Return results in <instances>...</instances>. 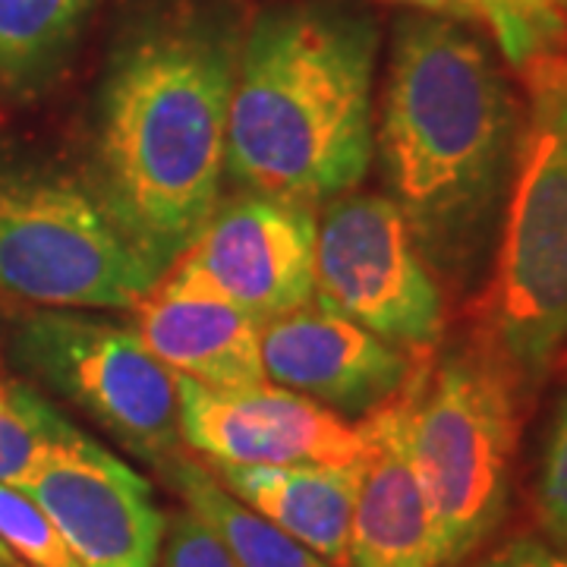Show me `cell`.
Masks as SVG:
<instances>
[{
    "label": "cell",
    "mask_w": 567,
    "mask_h": 567,
    "mask_svg": "<svg viewBox=\"0 0 567 567\" xmlns=\"http://www.w3.org/2000/svg\"><path fill=\"white\" fill-rule=\"evenodd\" d=\"M244 29L230 0H158L104 61L85 181L158 278L221 203Z\"/></svg>",
    "instance_id": "cell-1"
},
{
    "label": "cell",
    "mask_w": 567,
    "mask_h": 567,
    "mask_svg": "<svg viewBox=\"0 0 567 567\" xmlns=\"http://www.w3.org/2000/svg\"><path fill=\"white\" fill-rule=\"evenodd\" d=\"M520 133L524 104L466 22L398 20L375 152L388 199L439 281L470 290L495 262Z\"/></svg>",
    "instance_id": "cell-2"
},
{
    "label": "cell",
    "mask_w": 567,
    "mask_h": 567,
    "mask_svg": "<svg viewBox=\"0 0 567 567\" xmlns=\"http://www.w3.org/2000/svg\"><path fill=\"white\" fill-rule=\"evenodd\" d=\"M379 25L344 0H287L246 22L227 111L244 193L331 203L375 158Z\"/></svg>",
    "instance_id": "cell-3"
},
{
    "label": "cell",
    "mask_w": 567,
    "mask_h": 567,
    "mask_svg": "<svg viewBox=\"0 0 567 567\" xmlns=\"http://www.w3.org/2000/svg\"><path fill=\"white\" fill-rule=\"evenodd\" d=\"M520 158L495 249L492 328L507 363L539 382L567 344V54L524 66Z\"/></svg>",
    "instance_id": "cell-4"
},
{
    "label": "cell",
    "mask_w": 567,
    "mask_h": 567,
    "mask_svg": "<svg viewBox=\"0 0 567 567\" xmlns=\"http://www.w3.org/2000/svg\"><path fill=\"white\" fill-rule=\"evenodd\" d=\"M155 281L85 177L0 142V293L48 309H133Z\"/></svg>",
    "instance_id": "cell-5"
},
{
    "label": "cell",
    "mask_w": 567,
    "mask_h": 567,
    "mask_svg": "<svg viewBox=\"0 0 567 567\" xmlns=\"http://www.w3.org/2000/svg\"><path fill=\"white\" fill-rule=\"evenodd\" d=\"M410 454L445 546V567L464 561L502 524L517 442L505 369L486 353H451L410 398Z\"/></svg>",
    "instance_id": "cell-6"
},
{
    "label": "cell",
    "mask_w": 567,
    "mask_h": 567,
    "mask_svg": "<svg viewBox=\"0 0 567 567\" xmlns=\"http://www.w3.org/2000/svg\"><path fill=\"white\" fill-rule=\"evenodd\" d=\"M20 360L41 385L82 410L140 461L162 470L181 454L177 375L136 328L82 309H48L17 334Z\"/></svg>",
    "instance_id": "cell-7"
},
{
    "label": "cell",
    "mask_w": 567,
    "mask_h": 567,
    "mask_svg": "<svg viewBox=\"0 0 567 567\" xmlns=\"http://www.w3.org/2000/svg\"><path fill=\"white\" fill-rule=\"evenodd\" d=\"M404 350H429L445 331L442 284L388 196L344 193L316 224V297Z\"/></svg>",
    "instance_id": "cell-8"
},
{
    "label": "cell",
    "mask_w": 567,
    "mask_h": 567,
    "mask_svg": "<svg viewBox=\"0 0 567 567\" xmlns=\"http://www.w3.org/2000/svg\"><path fill=\"white\" fill-rule=\"evenodd\" d=\"M316 205L240 193L218 203L167 271L262 324L316 297Z\"/></svg>",
    "instance_id": "cell-9"
},
{
    "label": "cell",
    "mask_w": 567,
    "mask_h": 567,
    "mask_svg": "<svg viewBox=\"0 0 567 567\" xmlns=\"http://www.w3.org/2000/svg\"><path fill=\"white\" fill-rule=\"evenodd\" d=\"M181 435L212 466L353 464L365 451L360 420H347L271 382L208 388L177 379Z\"/></svg>",
    "instance_id": "cell-10"
},
{
    "label": "cell",
    "mask_w": 567,
    "mask_h": 567,
    "mask_svg": "<svg viewBox=\"0 0 567 567\" xmlns=\"http://www.w3.org/2000/svg\"><path fill=\"white\" fill-rule=\"evenodd\" d=\"M82 567H158L164 514L155 492L107 447L82 435L25 483Z\"/></svg>",
    "instance_id": "cell-11"
},
{
    "label": "cell",
    "mask_w": 567,
    "mask_h": 567,
    "mask_svg": "<svg viewBox=\"0 0 567 567\" xmlns=\"http://www.w3.org/2000/svg\"><path fill=\"white\" fill-rule=\"evenodd\" d=\"M265 382L363 420L413 382L410 350L365 331L319 300L259 324Z\"/></svg>",
    "instance_id": "cell-12"
},
{
    "label": "cell",
    "mask_w": 567,
    "mask_h": 567,
    "mask_svg": "<svg viewBox=\"0 0 567 567\" xmlns=\"http://www.w3.org/2000/svg\"><path fill=\"white\" fill-rule=\"evenodd\" d=\"M410 385L365 413V451L350 517V567H445V546L410 454Z\"/></svg>",
    "instance_id": "cell-13"
},
{
    "label": "cell",
    "mask_w": 567,
    "mask_h": 567,
    "mask_svg": "<svg viewBox=\"0 0 567 567\" xmlns=\"http://www.w3.org/2000/svg\"><path fill=\"white\" fill-rule=\"evenodd\" d=\"M130 312L142 344L177 379L208 388L265 382L259 322L199 284L164 271Z\"/></svg>",
    "instance_id": "cell-14"
},
{
    "label": "cell",
    "mask_w": 567,
    "mask_h": 567,
    "mask_svg": "<svg viewBox=\"0 0 567 567\" xmlns=\"http://www.w3.org/2000/svg\"><path fill=\"white\" fill-rule=\"evenodd\" d=\"M363 461V457H360ZM353 464L297 466H212L221 486L331 565L350 567V517L360 486Z\"/></svg>",
    "instance_id": "cell-15"
},
{
    "label": "cell",
    "mask_w": 567,
    "mask_h": 567,
    "mask_svg": "<svg viewBox=\"0 0 567 567\" xmlns=\"http://www.w3.org/2000/svg\"><path fill=\"white\" fill-rule=\"evenodd\" d=\"M162 473L183 498V507H189L203 524L215 529L240 567H338L237 502L196 457H186L181 451L162 466Z\"/></svg>",
    "instance_id": "cell-16"
},
{
    "label": "cell",
    "mask_w": 567,
    "mask_h": 567,
    "mask_svg": "<svg viewBox=\"0 0 567 567\" xmlns=\"http://www.w3.org/2000/svg\"><path fill=\"white\" fill-rule=\"evenodd\" d=\"M102 0H0V99H29L61 73Z\"/></svg>",
    "instance_id": "cell-17"
},
{
    "label": "cell",
    "mask_w": 567,
    "mask_h": 567,
    "mask_svg": "<svg viewBox=\"0 0 567 567\" xmlns=\"http://www.w3.org/2000/svg\"><path fill=\"white\" fill-rule=\"evenodd\" d=\"M82 432L29 388L0 379V483L25 486L48 457L80 442Z\"/></svg>",
    "instance_id": "cell-18"
},
{
    "label": "cell",
    "mask_w": 567,
    "mask_h": 567,
    "mask_svg": "<svg viewBox=\"0 0 567 567\" xmlns=\"http://www.w3.org/2000/svg\"><path fill=\"white\" fill-rule=\"evenodd\" d=\"M0 561L7 567H82L51 514L22 486L0 483Z\"/></svg>",
    "instance_id": "cell-19"
},
{
    "label": "cell",
    "mask_w": 567,
    "mask_h": 567,
    "mask_svg": "<svg viewBox=\"0 0 567 567\" xmlns=\"http://www.w3.org/2000/svg\"><path fill=\"white\" fill-rule=\"evenodd\" d=\"M502 25L495 44L502 58L524 66L536 54L555 51L567 29V0H498Z\"/></svg>",
    "instance_id": "cell-20"
},
{
    "label": "cell",
    "mask_w": 567,
    "mask_h": 567,
    "mask_svg": "<svg viewBox=\"0 0 567 567\" xmlns=\"http://www.w3.org/2000/svg\"><path fill=\"white\" fill-rule=\"evenodd\" d=\"M158 567H240L224 548L215 529L203 524L189 507L164 517L162 565Z\"/></svg>",
    "instance_id": "cell-21"
},
{
    "label": "cell",
    "mask_w": 567,
    "mask_h": 567,
    "mask_svg": "<svg viewBox=\"0 0 567 567\" xmlns=\"http://www.w3.org/2000/svg\"><path fill=\"white\" fill-rule=\"evenodd\" d=\"M539 514L555 546L567 548V398L558 410V420L546 447V461H543Z\"/></svg>",
    "instance_id": "cell-22"
},
{
    "label": "cell",
    "mask_w": 567,
    "mask_h": 567,
    "mask_svg": "<svg viewBox=\"0 0 567 567\" xmlns=\"http://www.w3.org/2000/svg\"><path fill=\"white\" fill-rule=\"evenodd\" d=\"M394 7H406L413 13H432V17H447V20L480 22L486 25L495 39L498 25H502V7L498 0H382Z\"/></svg>",
    "instance_id": "cell-23"
},
{
    "label": "cell",
    "mask_w": 567,
    "mask_h": 567,
    "mask_svg": "<svg viewBox=\"0 0 567 567\" xmlns=\"http://www.w3.org/2000/svg\"><path fill=\"white\" fill-rule=\"evenodd\" d=\"M480 567H567V548L520 536L488 555Z\"/></svg>",
    "instance_id": "cell-24"
},
{
    "label": "cell",
    "mask_w": 567,
    "mask_h": 567,
    "mask_svg": "<svg viewBox=\"0 0 567 567\" xmlns=\"http://www.w3.org/2000/svg\"><path fill=\"white\" fill-rule=\"evenodd\" d=\"M0 567H7V565H3V561H0Z\"/></svg>",
    "instance_id": "cell-25"
}]
</instances>
